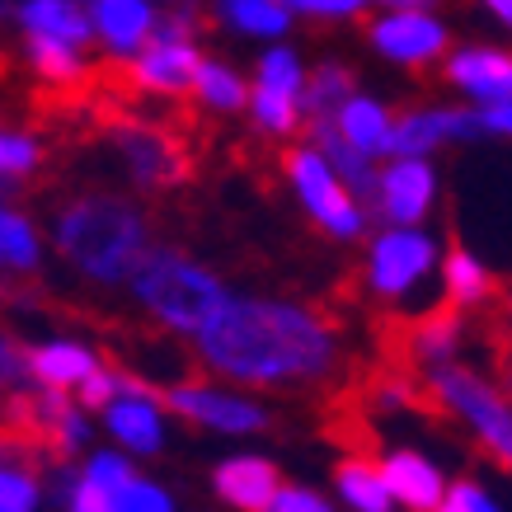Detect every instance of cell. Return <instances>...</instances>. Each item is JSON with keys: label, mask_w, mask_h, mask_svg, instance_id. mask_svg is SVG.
I'll list each match as a JSON object with an SVG mask.
<instances>
[{"label": "cell", "mask_w": 512, "mask_h": 512, "mask_svg": "<svg viewBox=\"0 0 512 512\" xmlns=\"http://www.w3.org/2000/svg\"><path fill=\"white\" fill-rule=\"evenodd\" d=\"M94 484H104V489H123L127 480H132V470H127L123 456H109V451H99L90 461V470H85Z\"/></svg>", "instance_id": "35"}, {"label": "cell", "mask_w": 512, "mask_h": 512, "mask_svg": "<svg viewBox=\"0 0 512 512\" xmlns=\"http://www.w3.org/2000/svg\"><path fill=\"white\" fill-rule=\"evenodd\" d=\"M198 52L184 38H160L141 52L132 66H123V80L132 90H160V94H184L198 85Z\"/></svg>", "instance_id": "8"}, {"label": "cell", "mask_w": 512, "mask_h": 512, "mask_svg": "<svg viewBox=\"0 0 512 512\" xmlns=\"http://www.w3.org/2000/svg\"><path fill=\"white\" fill-rule=\"evenodd\" d=\"M508 386H512V381H508Z\"/></svg>", "instance_id": "43"}, {"label": "cell", "mask_w": 512, "mask_h": 512, "mask_svg": "<svg viewBox=\"0 0 512 512\" xmlns=\"http://www.w3.org/2000/svg\"><path fill=\"white\" fill-rule=\"evenodd\" d=\"M132 287H137V301L146 311H156L170 329H193V334L226 301V292H221V282L212 273H202L198 264H188L170 249H151L132 273Z\"/></svg>", "instance_id": "3"}, {"label": "cell", "mask_w": 512, "mask_h": 512, "mask_svg": "<svg viewBox=\"0 0 512 512\" xmlns=\"http://www.w3.org/2000/svg\"><path fill=\"white\" fill-rule=\"evenodd\" d=\"M264 512H329V508H325V498L311 494V489H278V498Z\"/></svg>", "instance_id": "36"}, {"label": "cell", "mask_w": 512, "mask_h": 512, "mask_svg": "<svg viewBox=\"0 0 512 512\" xmlns=\"http://www.w3.org/2000/svg\"><path fill=\"white\" fill-rule=\"evenodd\" d=\"M57 245L94 282H123L146 259V221L123 198H80L57 217Z\"/></svg>", "instance_id": "2"}, {"label": "cell", "mask_w": 512, "mask_h": 512, "mask_svg": "<svg viewBox=\"0 0 512 512\" xmlns=\"http://www.w3.org/2000/svg\"><path fill=\"white\" fill-rule=\"evenodd\" d=\"M484 5H489V10H494L503 24H512V0H484Z\"/></svg>", "instance_id": "41"}, {"label": "cell", "mask_w": 512, "mask_h": 512, "mask_svg": "<svg viewBox=\"0 0 512 512\" xmlns=\"http://www.w3.org/2000/svg\"><path fill=\"white\" fill-rule=\"evenodd\" d=\"M447 296H451V306H475V301L489 296V273L470 259L466 249H451V259H447Z\"/></svg>", "instance_id": "23"}, {"label": "cell", "mask_w": 512, "mask_h": 512, "mask_svg": "<svg viewBox=\"0 0 512 512\" xmlns=\"http://www.w3.org/2000/svg\"><path fill=\"white\" fill-rule=\"evenodd\" d=\"M428 202H433V170L423 160L404 156L381 174V212L395 226H414L428 212Z\"/></svg>", "instance_id": "10"}, {"label": "cell", "mask_w": 512, "mask_h": 512, "mask_svg": "<svg viewBox=\"0 0 512 512\" xmlns=\"http://www.w3.org/2000/svg\"><path fill=\"white\" fill-rule=\"evenodd\" d=\"M19 372H24V353H19L15 343L0 334V381H15Z\"/></svg>", "instance_id": "39"}, {"label": "cell", "mask_w": 512, "mask_h": 512, "mask_svg": "<svg viewBox=\"0 0 512 512\" xmlns=\"http://www.w3.org/2000/svg\"><path fill=\"white\" fill-rule=\"evenodd\" d=\"M259 85H268V90H287V94L301 90V71H296L292 52H268L264 62H259Z\"/></svg>", "instance_id": "32"}, {"label": "cell", "mask_w": 512, "mask_h": 512, "mask_svg": "<svg viewBox=\"0 0 512 512\" xmlns=\"http://www.w3.org/2000/svg\"><path fill=\"white\" fill-rule=\"evenodd\" d=\"M226 19L245 33H282L287 29V0H226Z\"/></svg>", "instance_id": "25"}, {"label": "cell", "mask_w": 512, "mask_h": 512, "mask_svg": "<svg viewBox=\"0 0 512 512\" xmlns=\"http://www.w3.org/2000/svg\"><path fill=\"white\" fill-rule=\"evenodd\" d=\"M475 127H484L475 113H409V118H400V127H390L386 137V151L390 156H423V151H433L437 141L447 137H470Z\"/></svg>", "instance_id": "11"}, {"label": "cell", "mask_w": 512, "mask_h": 512, "mask_svg": "<svg viewBox=\"0 0 512 512\" xmlns=\"http://www.w3.org/2000/svg\"><path fill=\"white\" fill-rule=\"evenodd\" d=\"M160 404H170L174 414L202 423V428H217V433H259L268 423V414L259 404L221 395L207 386H179V390H160Z\"/></svg>", "instance_id": "7"}, {"label": "cell", "mask_w": 512, "mask_h": 512, "mask_svg": "<svg viewBox=\"0 0 512 512\" xmlns=\"http://www.w3.org/2000/svg\"><path fill=\"white\" fill-rule=\"evenodd\" d=\"M118 390H123L118 372H104V367H94V372L80 381V404H85V409H109V404L118 400Z\"/></svg>", "instance_id": "33"}, {"label": "cell", "mask_w": 512, "mask_h": 512, "mask_svg": "<svg viewBox=\"0 0 512 512\" xmlns=\"http://www.w3.org/2000/svg\"><path fill=\"white\" fill-rule=\"evenodd\" d=\"M109 433L132 451H156L160 447V414L151 395H123L109 404Z\"/></svg>", "instance_id": "16"}, {"label": "cell", "mask_w": 512, "mask_h": 512, "mask_svg": "<svg viewBox=\"0 0 512 512\" xmlns=\"http://www.w3.org/2000/svg\"><path fill=\"white\" fill-rule=\"evenodd\" d=\"M428 390H433V400L442 409L461 414L475 428L484 451H494L498 461L512 470V409L489 381H480L466 367H433L428 372Z\"/></svg>", "instance_id": "4"}, {"label": "cell", "mask_w": 512, "mask_h": 512, "mask_svg": "<svg viewBox=\"0 0 512 512\" xmlns=\"http://www.w3.org/2000/svg\"><path fill=\"white\" fill-rule=\"evenodd\" d=\"M381 475H386L390 494L400 498L409 512H437L442 508V475H437L423 456H414V451H395V456H386Z\"/></svg>", "instance_id": "14"}, {"label": "cell", "mask_w": 512, "mask_h": 512, "mask_svg": "<svg viewBox=\"0 0 512 512\" xmlns=\"http://www.w3.org/2000/svg\"><path fill=\"white\" fill-rule=\"evenodd\" d=\"M198 94L212 109H245V99H249L240 76L226 71V66H198Z\"/></svg>", "instance_id": "26"}, {"label": "cell", "mask_w": 512, "mask_h": 512, "mask_svg": "<svg viewBox=\"0 0 512 512\" xmlns=\"http://www.w3.org/2000/svg\"><path fill=\"white\" fill-rule=\"evenodd\" d=\"M118 146H123V156L141 188H170L174 179H179V151H174V141L165 137V132L118 127Z\"/></svg>", "instance_id": "12"}, {"label": "cell", "mask_w": 512, "mask_h": 512, "mask_svg": "<svg viewBox=\"0 0 512 512\" xmlns=\"http://www.w3.org/2000/svg\"><path fill=\"white\" fill-rule=\"evenodd\" d=\"M71 47H76V43L47 38V33H33V38H29L33 66H38L47 80H57V85H71V80H80V62H76V52H71Z\"/></svg>", "instance_id": "24"}, {"label": "cell", "mask_w": 512, "mask_h": 512, "mask_svg": "<svg viewBox=\"0 0 512 512\" xmlns=\"http://www.w3.org/2000/svg\"><path fill=\"white\" fill-rule=\"evenodd\" d=\"M278 489V466H268L259 456H235V461L217 466V494L240 512H264L278 498Z\"/></svg>", "instance_id": "13"}, {"label": "cell", "mask_w": 512, "mask_h": 512, "mask_svg": "<svg viewBox=\"0 0 512 512\" xmlns=\"http://www.w3.org/2000/svg\"><path fill=\"white\" fill-rule=\"evenodd\" d=\"M198 343L217 372L259 386L320 381L334 367V334L315 315L278 301L226 296L212 320L198 329Z\"/></svg>", "instance_id": "1"}, {"label": "cell", "mask_w": 512, "mask_h": 512, "mask_svg": "<svg viewBox=\"0 0 512 512\" xmlns=\"http://www.w3.org/2000/svg\"><path fill=\"white\" fill-rule=\"evenodd\" d=\"M33 264H38V235H33V226L0 207V268H19L24 273Z\"/></svg>", "instance_id": "22"}, {"label": "cell", "mask_w": 512, "mask_h": 512, "mask_svg": "<svg viewBox=\"0 0 512 512\" xmlns=\"http://www.w3.org/2000/svg\"><path fill=\"white\" fill-rule=\"evenodd\" d=\"M287 170H292V179H296L301 202L311 207V217L320 221L325 231L357 235L362 226H367V221H362V212L348 202V193H343V184H339V174H334V165H329L325 156H315V151H287Z\"/></svg>", "instance_id": "5"}, {"label": "cell", "mask_w": 512, "mask_h": 512, "mask_svg": "<svg viewBox=\"0 0 512 512\" xmlns=\"http://www.w3.org/2000/svg\"><path fill=\"white\" fill-rule=\"evenodd\" d=\"M480 123L494 127V132H512V104H498V109H489Z\"/></svg>", "instance_id": "40"}, {"label": "cell", "mask_w": 512, "mask_h": 512, "mask_svg": "<svg viewBox=\"0 0 512 512\" xmlns=\"http://www.w3.org/2000/svg\"><path fill=\"white\" fill-rule=\"evenodd\" d=\"M29 372L47 390H66V386H80L94 372V357L80 343H47V348H33L29 353Z\"/></svg>", "instance_id": "17"}, {"label": "cell", "mask_w": 512, "mask_h": 512, "mask_svg": "<svg viewBox=\"0 0 512 512\" xmlns=\"http://www.w3.org/2000/svg\"><path fill=\"white\" fill-rule=\"evenodd\" d=\"M334 484H339V494L353 503L357 512H390V484L386 475L362 456V461H339V470H334Z\"/></svg>", "instance_id": "18"}, {"label": "cell", "mask_w": 512, "mask_h": 512, "mask_svg": "<svg viewBox=\"0 0 512 512\" xmlns=\"http://www.w3.org/2000/svg\"><path fill=\"white\" fill-rule=\"evenodd\" d=\"M71 512H118L113 508V489H104V484H94L90 475L71 489Z\"/></svg>", "instance_id": "34"}, {"label": "cell", "mask_w": 512, "mask_h": 512, "mask_svg": "<svg viewBox=\"0 0 512 512\" xmlns=\"http://www.w3.org/2000/svg\"><path fill=\"white\" fill-rule=\"evenodd\" d=\"M94 24L113 47H137L151 33V10L146 0H94Z\"/></svg>", "instance_id": "19"}, {"label": "cell", "mask_w": 512, "mask_h": 512, "mask_svg": "<svg viewBox=\"0 0 512 512\" xmlns=\"http://www.w3.org/2000/svg\"><path fill=\"white\" fill-rule=\"evenodd\" d=\"M447 76L456 80L461 90L475 94V99L512 104V57H503V52H489V47H480V52H461V57H451Z\"/></svg>", "instance_id": "15"}, {"label": "cell", "mask_w": 512, "mask_h": 512, "mask_svg": "<svg viewBox=\"0 0 512 512\" xmlns=\"http://www.w3.org/2000/svg\"><path fill=\"white\" fill-rule=\"evenodd\" d=\"M386 5H395V10H419V5H428V0H386Z\"/></svg>", "instance_id": "42"}, {"label": "cell", "mask_w": 512, "mask_h": 512, "mask_svg": "<svg viewBox=\"0 0 512 512\" xmlns=\"http://www.w3.org/2000/svg\"><path fill=\"white\" fill-rule=\"evenodd\" d=\"M447 508H456V512H498L480 484H456L451 498H447Z\"/></svg>", "instance_id": "37"}, {"label": "cell", "mask_w": 512, "mask_h": 512, "mask_svg": "<svg viewBox=\"0 0 512 512\" xmlns=\"http://www.w3.org/2000/svg\"><path fill=\"white\" fill-rule=\"evenodd\" d=\"M437 249L428 235L419 231H390L372 245V287L390 301L414 296L423 282L433 278Z\"/></svg>", "instance_id": "6"}, {"label": "cell", "mask_w": 512, "mask_h": 512, "mask_svg": "<svg viewBox=\"0 0 512 512\" xmlns=\"http://www.w3.org/2000/svg\"><path fill=\"white\" fill-rule=\"evenodd\" d=\"M372 38L386 57H395V62H414V66L428 62V57H437V52L447 47L442 24L428 19V15H414V10H400V15L372 24Z\"/></svg>", "instance_id": "9"}, {"label": "cell", "mask_w": 512, "mask_h": 512, "mask_svg": "<svg viewBox=\"0 0 512 512\" xmlns=\"http://www.w3.org/2000/svg\"><path fill=\"white\" fill-rule=\"evenodd\" d=\"M292 10H306V15H353L362 10V0H287Z\"/></svg>", "instance_id": "38"}, {"label": "cell", "mask_w": 512, "mask_h": 512, "mask_svg": "<svg viewBox=\"0 0 512 512\" xmlns=\"http://www.w3.org/2000/svg\"><path fill=\"white\" fill-rule=\"evenodd\" d=\"M339 127L343 137L362 146V151H386V137H390V123H386V109L372 104V99H348L339 109Z\"/></svg>", "instance_id": "21"}, {"label": "cell", "mask_w": 512, "mask_h": 512, "mask_svg": "<svg viewBox=\"0 0 512 512\" xmlns=\"http://www.w3.org/2000/svg\"><path fill=\"white\" fill-rule=\"evenodd\" d=\"M113 508L118 512H170V498L151 480H127L123 489H113Z\"/></svg>", "instance_id": "29"}, {"label": "cell", "mask_w": 512, "mask_h": 512, "mask_svg": "<svg viewBox=\"0 0 512 512\" xmlns=\"http://www.w3.org/2000/svg\"><path fill=\"white\" fill-rule=\"evenodd\" d=\"M38 508V484L24 470L0 466V512H33Z\"/></svg>", "instance_id": "30"}, {"label": "cell", "mask_w": 512, "mask_h": 512, "mask_svg": "<svg viewBox=\"0 0 512 512\" xmlns=\"http://www.w3.org/2000/svg\"><path fill=\"white\" fill-rule=\"evenodd\" d=\"M254 118H259V127H268V132H292L296 127V94L259 85V90H254Z\"/></svg>", "instance_id": "27"}, {"label": "cell", "mask_w": 512, "mask_h": 512, "mask_svg": "<svg viewBox=\"0 0 512 512\" xmlns=\"http://www.w3.org/2000/svg\"><path fill=\"white\" fill-rule=\"evenodd\" d=\"M348 90H353L348 71H339V66H325V71L311 80V90H306V109H311V113H329L334 104H348V99H353Z\"/></svg>", "instance_id": "28"}, {"label": "cell", "mask_w": 512, "mask_h": 512, "mask_svg": "<svg viewBox=\"0 0 512 512\" xmlns=\"http://www.w3.org/2000/svg\"><path fill=\"white\" fill-rule=\"evenodd\" d=\"M38 165V146L29 137H19V132H0V174L10 179V174H29Z\"/></svg>", "instance_id": "31"}, {"label": "cell", "mask_w": 512, "mask_h": 512, "mask_svg": "<svg viewBox=\"0 0 512 512\" xmlns=\"http://www.w3.org/2000/svg\"><path fill=\"white\" fill-rule=\"evenodd\" d=\"M24 24H29V33H47V38H62V43H85L90 38V19L80 15L71 0H29Z\"/></svg>", "instance_id": "20"}]
</instances>
